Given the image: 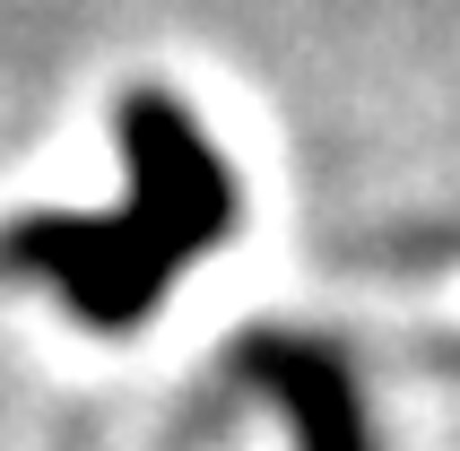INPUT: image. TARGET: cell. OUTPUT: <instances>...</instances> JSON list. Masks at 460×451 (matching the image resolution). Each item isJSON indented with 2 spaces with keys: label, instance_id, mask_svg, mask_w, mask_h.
<instances>
[{
  "label": "cell",
  "instance_id": "7a4b0ae2",
  "mask_svg": "<svg viewBox=\"0 0 460 451\" xmlns=\"http://www.w3.org/2000/svg\"><path fill=\"white\" fill-rule=\"evenodd\" d=\"M234 374L270 391V408L287 417L296 451H383L374 443V417H365L357 374L339 365V348L322 339H296V330H252L234 348Z\"/></svg>",
  "mask_w": 460,
  "mask_h": 451
},
{
  "label": "cell",
  "instance_id": "6da1fadb",
  "mask_svg": "<svg viewBox=\"0 0 460 451\" xmlns=\"http://www.w3.org/2000/svg\"><path fill=\"white\" fill-rule=\"evenodd\" d=\"M113 139L130 174L122 217L35 208L0 226V278L52 287L87 330H139L174 296V278L243 226V191L226 156L174 87H130L113 104Z\"/></svg>",
  "mask_w": 460,
  "mask_h": 451
}]
</instances>
